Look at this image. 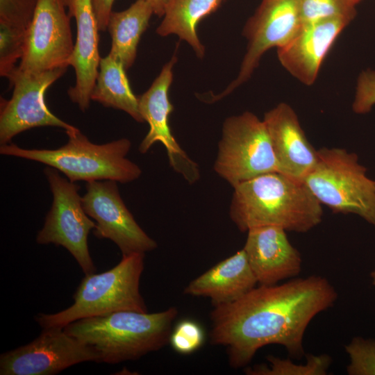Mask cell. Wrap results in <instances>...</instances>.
Segmentation results:
<instances>
[{
    "label": "cell",
    "instance_id": "5b68a950",
    "mask_svg": "<svg viewBox=\"0 0 375 375\" xmlns=\"http://www.w3.org/2000/svg\"><path fill=\"white\" fill-rule=\"evenodd\" d=\"M144 254L122 256L121 261L108 271L85 274L73 296L72 306L53 314L39 313L35 321L43 328H64L81 319L114 312H147L140 292Z\"/></svg>",
    "mask_w": 375,
    "mask_h": 375
},
{
    "label": "cell",
    "instance_id": "3957f363",
    "mask_svg": "<svg viewBox=\"0 0 375 375\" xmlns=\"http://www.w3.org/2000/svg\"><path fill=\"white\" fill-rule=\"evenodd\" d=\"M178 312L176 307L153 313L122 310L81 319L63 328L92 347L99 362L116 364L138 360L169 343Z\"/></svg>",
    "mask_w": 375,
    "mask_h": 375
},
{
    "label": "cell",
    "instance_id": "8fae6325",
    "mask_svg": "<svg viewBox=\"0 0 375 375\" xmlns=\"http://www.w3.org/2000/svg\"><path fill=\"white\" fill-rule=\"evenodd\" d=\"M89 361L99 362V354L92 347L63 328H47L30 343L2 353L0 374L53 375Z\"/></svg>",
    "mask_w": 375,
    "mask_h": 375
},
{
    "label": "cell",
    "instance_id": "277c9868",
    "mask_svg": "<svg viewBox=\"0 0 375 375\" xmlns=\"http://www.w3.org/2000/svg\"><path fill=\"white\" fill-rule=\"evenodd\" d=\"M66 133L67 142L56 149H27L8 143L1 144L0 153L45 164L72 182L112 180L126 183L140 176V167L126 157L131 147L128 139L97 144L78 128Z\"/></svg>",
    "mask_w": 375,
    "mask_h": 375
},
{
    "label": "cell",
    "instance_id": "1f68e13d",
    "mask_svg": "<svg viewBox=\"0 0 375 375\" xmlns=\"http://www.w3.org/2000/svg\"><path fill=\"white\" fill-rule=\"evenodd\" d=\"M370 277L372 279V283L375 287V268L372 271Z\"/></svg>",
    "mask_w": 375,
    "mask_h": 375
},
{
    "label": "cell",
    "instance_id": "6da1fadb",
    "mask_svg": "<svg viewBox=\"0 0 375 375\" xmlns=\"http://www.w3.org/2000/svg\"><path fill=\"white\" fill-rule=\"evenodd\" d=\"M338 294L325 277L311 275L283 283L259 285L238 300L214 306L210 342L226 347L233 368L246 367L258 350L278 344L296 359L306 356V328L333 307Z\"/></svg>",
    "mask_w": 375,
    "mask_h": 375
},
{
    "label": "cell",
    "instance_id": "cb8c5ba5",
    "mask_svg": "<svg viewBox=\"0 0 375 375\" xmlns=\"http://www.w3.org/2000/svg\"><path fill=\"white\" fill-rule=\"evenodd\" d=\"M302 24L342 18L351 22L355 17L356 6L349 0H298Z\"/></svg>",
    "mask_w": 375,
    "mask_h": 375
},
{
    "label": "cell",
    "instance_id": "7402d4cb",
    "mask_svg": "<svg viewBox=\"0 0 375 375\" xmlns=\"http://www.w3.org/2000/svg\"><path fill=\"white\" fill-rule=\"evenodd\" d=\"M121 62L108 55L101 58L90 99L101 105L126 112L138 122H144L138 97L132 91Z\"/></svg>",
    "mask_w": 375,
    "mask_h": 375
},
{
    "label": "cell",
    "instance_id": "7a4b0ae2",
    "mask_svg": "<svg viewBox=\"0 0 375 375\" xmlns=\"http://www.w3.org/2000/svg\"><path fill=\"white\" fill-rule=\"evenodd\" d=\"M233 190L229 216L242 233L264 226L306 233L322 221V204L303 182L278 172L242 182Z\"/></svg>",
    "mask_w": 375,
    "mask_h": 375
},
{
    "label": "cell",
    "instance_id": "ac0fdd59",
    "mask_svg": "<svg viewBox=\"0 0 375 375\" xmlns=\"http://www.w3.org/2000/svg\"><path fill=\"white\" fill-rule=\"evenodd\" d=\"M68 12L74 17L76 38L69 65L75 72V84L67 90L71 101L85 111L95 85L101 57L99 26L91 0H66Z\"/></svg>",
    "mask_w": 375,
    "mask_h": 375
},
{
    "label": "cell",
    "instance_id": "44dd1931",
    "mask_svg": "<svg viewBox=\"0 0 375 375\" xmlns=\"http://www.w3.org/2000/svg\"><path fill=\"white\" fill-rule=\"evenodd\" d=\"M226 0H170L162 21L156 28L160 36L176 35L203 58L205 47L197 33L199 23L216 11Z\"/></svg>",
    "mask_w": 375,
    "mask_h": 375
},
{
    "label": "cell",
    "instance_id": "ffe728a7",
    "mask_svg": "<svg viewBox=\"0 0 375 375\" xmlns=\"http://www.w3.org/2000/svg\"><path fill=\"white\" fill-rule=\"evenodd\" d=\"M153 14L147 1L136 0L126 10L112 11L110 15L106 30L111 37L108 55L121 62L126 70L135 60L140 39Z\"/></svg>",
    "mask_w": 375,
    "mask_h": 375
},
{
    "label": "cell",
    "instance_id": "484cf974",
    "mask_svg": "<svg viewBox=\"0 0 375 375\" xmlns=\"http://www.w3.org/2000/svg\"><path fill=\"white\" fill-rule=\"evenodd\" d=\"M349 375H375V339L356 336L344 346Z\"/></svg>",
    "mask_w": 375,
    "mask_h": 375
},
{
    "label": "cell",
    "instance_id": "52a82bcc",
    "mask_svg": "<svg viewBox=\"0 0 375 375\" xmlns=\"http://www.w3.org/2000/svg\"><path fill=\"white\" fill-rule=\"evenodd\" d=\"M214 170L233 188L258 176L278 172L264 121L248 111L226 118Z\"/></svg>",
    "mask_w": 375,
    "mask_h": 375
},
{
    "label": "cell",
    "instance_id": "83f0119b",
    "mask_svg": "<svg viewBox=\"0 0 375 375\" xmlns=\"http://www.w3.org/2000/svg\"><path fill=\"white\" fill-rule=\"evenodd\" d=\"M38 0H0V22L26 30Z\"/></svg>",
    "mask_w": 375,
    "mask_h": 375
},
{
    "label": "cell",
    "instance_id": "ba28073f",
    "mask_svg": "<svg viewBox=\"0 0 375 375\" xmlns=\"http://www.w3.org/2000/svg\"><path fill=\"white\" fill-rule=\"evenodd\" d=\"M44 174L53 194V203L43 228L36 236L37 243L65 247L85 274L94 273L96 267L89 252L88 237L96 224L84 210L79 185L62 177L53 167H46Z\"/></svg>",
    "mask_w": 375,
    "mask_h": 375
},
{
    "label": "cell",
    "instance_id": "5bb4252c",
    "mask_svg": "<svg viewBox=\"0 0 375 375\" xmlns=\"http://www.w3.org/2000/svg\"><path fill=\"white\" fill-rule=\"evenodd\" d=\"M176 56L162 68L149 88L138 97V108L149 130L141 142L139 151L147 153L153 144L159 142L165 147L169 165L181 174L189 183L197 182L200 177L198 165L179 146L169 124V117L174 108L168 97V91L173 81V67Z\"/></svg>",
    "mask_w": 375,
    "mask_h": 375
},
{
    "label": "cell",
    "instance_id": "e0dca14e",
    "mask_svg": "<svg viewBox=\"0 0 375 375\" xmlns=\"http://www.w3.org/2000/svg\"><path fill=\"white\" fill-rule=\"evenodd\" d=\"M349 23L332 18L302 24L293 39L277 49L279 62L297 80L311 85L330 49Z\"/></svg>",
    "mask_w": 375,
    "mask_h": 375
},
{
    "label": "cell",
    "instance_id": "9a60e30c",
    "mask_svg": "<svg viewBox=\"0 0 375 375\" xmlns=\"http://www.w3.org/2000/svg\"><path fill=\"white\" fill-rule=\"evenodd\" d=\"M286 232L276 226L255 227L247 232L243 249L259 285H275L301 273V256Z\"/></svg>",
    "mask_w": 375,
    "mask_h": 375
},
{
    "label": "cell",
    "instance_id": "f1b7e54d",
    "mask_svg": "<svg viewBox=\"0 0 375 375\" xmlns=\"http://www.w3.org/2000/svg\"><path fill=\"white\" fill-rule=\"evenodd\" d=\"M375 105V71L366 69L360 74L356 88L353 110L358 114L369 112Z\"/></svg>",
    "mask_w": 375,
    "mask_h": 375
},
{
    "label": "cell",
    "instance_id": "4dcf8cb0",
    "mask_svg": "<svg viewBox=\"0 0 375 375\" xmlns=\"http://www.w3.org/2000/svg\"><path fill=\"white\" fill-rule=\"evenodd\" d=\"M152 8L153 15L158 17L164 16L166 7L170 0H144Z\"/></svg>",
    "mask_w": 375,
    "mask_h": 375
},
{
    "label": "cell",
    "instance_id": "4fadbf2b",
    "mask_svg": "<svg viewBox=\"0 0 375 375\" xmlns=\"http://www.w3.org/2000/svg\"><path fill=\"white\" fill-rule=\"evenodd\" d=\"M85 189L83 207L96 221L93 233L97 238L112 241L122 256L145 253L157 248V242L143 231L126 208L117 181H92L87 182Z\"/></svg>",
    "mask_w": 375,
    "mask_h": 375
},
{
    "label": "cell",
    "instance_id": "d6a6232c",
    "mask_svg": "<svg viewBox=\"0 0 375 375\" xmlns=\"http://www.w3.org/2000/svg\"><path fill=\"white\" fill-rule=\"evenodd\" d=\"M355 6L361 0H349Z\"/></svg>",
    "mask_w": 375,
    "mask_h": 375
},
{
    "label": "cell",
    "instance_id": "8992f818",
    "mask_svg": "<svg viewBox=\"0 0 375 375\" xmlns=\"http://www.w3.org/2000/svg\"><path fill=\"white\" fill-rule=\"evenodd\" d=\"M333 212L354 214L375 227V181L356 153L342 148L318 149V159L303 181Z\"/></svg>",
    "mask_w": 375,
    "mask_h": 375
},
{
    "label": "cell",
    "instance_id": "f546056e",
    "mask_svg": "<svg viewBox=\"0 0 375 375\" xmlns=\"http://www.w3.org/2000/svg\"><path fill=\"white\" fill-rule=\"evenodd\" d=\"M99 31H106L112 6L115 0H91Z\"/></svg>",
    "mask_w": 375,
    "mask_h": 375
},
{
    "label": "cell",
    "instance_id": "d4e9b609",
    "mask_svg": "<svg viewBox=\"0 0 375 375\" xmlns=\"http://www.w3.org/2000/svg\"><path fill=\"white\" fill-rule=\"evenodd\" d=\"M26 31L0 22V75L7 77L22 59Z\"/></svg>",
    "mask_w": 375,
    "mask_h": 375
},
{
    "label": "cell",
    "instance_id": "7c38bea8",
    "mask_svg": "<svg viewBox=\"0 0 375 375\" xmlns=\"http://www.w3.org/2000/svg\"><path fill=\"white\" fill-rule=\"evenodd\" d=\"M66 0H38L18 66L28 72L67 68L74 44Z\"/></svg>",
    "mask_w": 375,
    "mask_h": 375
},
{
    "label": "cell",
    "instance_id": "d6986e66",
    "mask_svg": "<svg viewBox=\"0 0 375 375\" xmlns=\"http://www.w3.org/2000/svg\"><path fill=\"white\" fill-rule=\"evenodd\" d=\"M257 284L242 249L192 281L184 292L210 298L217 306L238 300Z\"/></svg>",
    "mask_w": 375,
    "mask_h": 375
},
{
    "label": "cell",
    "instance_id": "4316f807",
    "mask_svg": "<svg viewBox=\"0 0 375 375\" xmlns=\"http://www.w3.org/2000/svg\"><path fill=\"white\" fill-rule=\"evenodd\" d=\"M205 334L197 322L185 319L179 322L170 335L172 348L181 354H190L198 350L203 344Z\"/></svg>",
    "mask_w": 375,
    "mask_h": 375
},
{
    "label": "cell",
    "instance_id": "2e32d148",
    "mask_svg": "<svg viewBox=\"0 0 375 375\" xmlns=\"http://www.w3.org/2000/svg\"><path fill=\"white\" fill-rule=\"evenodd\" d=\"M267 128L278 172L303 181L318 159V150L310 143L292 107L280 103L262 119Z\"/></svg>",
    "mask_w": 375,
    "mask_h": 375
},
{
    "label": "cell",
    "instance_id": "9c48e42d",
    "mask_svg": "<svg viewBox=\"0 0 375 375\" xmlns=\"http://www.w3.org/2000/svg\"><path fill=\"white\" fill-rule=\"evenodd\" d=\"M67 68L28 72L16 66L6 77L13 92L9 100L1 99L0 143L8 144L17 134L30 128L54 126L65 132L77 128L53 115L47 106L44 94Z\"/></svg>",
    "mask_w": 375,
    "mask_h": 375
},
{
    "label": "cell",
    "instance_id": "603a6c76",
    "mask_svg": "<svg viewBox=\"0 0 375 375\" xmlns=\"http://www.w3.org/2000/svg\"><path fill=\"white\" fill-rule=\"evenodd\" d=\"M305 364H297L290 359L269 355L268 364L247 367L248 375H326L331 364V358L326 353L306 355Z\"/></svg>",
    "mask_w": 375,
    "mask_h": 375
},
{
    "label": "cell",
    "instance_id": "30bf717a",
    "mask_svg": "<svg viewBox=\"0 0 375 375\" xmlns=\"http://www.w3.org/2000/svg\"><path fill=\"white\" fill-rule=\"evenodd\" d=\"M301 25L298 0H262L243 28L247 46L238 75L223 92L211 97L212 101L248 81L262 55L272 48L277 49L289 43Z\"/></svg>",
    "mask_w": 375,
    "mask_h": 375
}]
</instances>
